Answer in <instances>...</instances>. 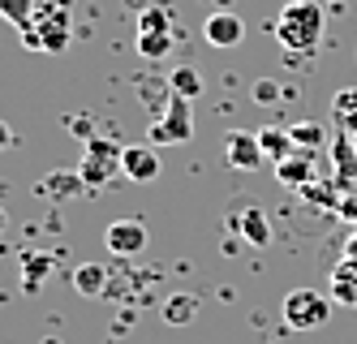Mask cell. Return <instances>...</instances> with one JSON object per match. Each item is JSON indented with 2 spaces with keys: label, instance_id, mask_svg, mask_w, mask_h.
I'll list each match as a JSON object with an SVG mask.
<instances>
[{
  "label": "cell",
  "instance_id": "6da1fadb",
  "mask_svg": "<svg viewBox=\"0 0 357 344\" xmlns=\"http://www.w3.org/2000/svg\"><path fill=\"white\" fill-rule=\"evenodd\" d=\"M323 26H327V13L319 0H293L275 17V39L284 52H314L323 39Z\"/></svg>",
  "mask_w": 357,
  "mask_h": 344
},
{
  "label": "cell",
  "instance_id": "7a4b0ae2",
  "mask_svg": "<svg viewBox=\"0 0 357 344\" xmlns=\"http://www.w3.org/2000/svg\"><path fill=\"white\" fill-rule=\"evenodd\" d=\"M280 319L293 331H314L331 319V297L319 288H293V293L280 301Z\"/></svg>",
  "mask_w": 357,
  "mask_h": 344
},
{
  "label": "cell",
  "instance_id": "3957f363",
  "mask_svg": "<svg viewBox=\"0 0 357 344\" xmlns=\"http://www.w3.org/2000/svg\"><path fill=\"white\" fill-rule=\"evenodd\" d=\"M190 138H194V103L181 99V95H168L164 117H155V125H151V142L155 147H181Z\"/></svg>",
  "mask_w": 357,
  "mask_h": 344
},
{
  "label": "cell",
  "instance_id": "277c9868",
  "mask_svg": "<svg viewBox=\"0 0 357 344\" xmlns=\"http://www.w3.org/2000/svg\"><path fill=\"white\" fill-rule=\"evenodd\" d=\"M121 168V147H112L108 138H86V160H82V168H78V177H82V185H104L112 172Z\"/></svg>",
  "mask_w": 357,
  "mask_h": 344
},
{
  "label": "cell",
  "instance_id": "5b68a950",
  "mask_svg": "<svg viewBox=\"0 0 357 344\" xmlns=\"http://www.w3.org/2000/svg\"><path fill=\"white\" fill-rule=\"evenodd\" d=\"M31 26L39 31L43 52H65L69 47V9L65 5H43V9H35Z\"/></svg>",
  "mask_w": 357,
  "mask_h": 344
},
{
  "label": "cell",
  "instance_id": "8992f818",
  "mask_svg": "<svg viewBox=\"0 0 357 344\" xmlns=\"http://www.w3.org/2000/svg\"><path fill=\"white\" fill-rule=\"evenodd\" d=\"M104 246L112 254H121V258H134V254H142L151 246V232H146L142 220H112L104 228Z\"/></svg>",
  "mask_w": 357,
  "mask_h": 344
},
{
  "label": "cell",
  "instance_id": "52a82bcc",
  "mask_svg": "<svg viewBox=\"0 0 357 344\" xmlns=\"http://www.w3.org/2000/svg\"><path fill=\"white\" fill-rule=\"evenodd\" d=\"M224 160L233 164V168H241V172H254L267 155L259 147V134H250V129H233V134L224 138Z\"/></svg>",
  "mask_w": 357,
  "mask_h": 344
},
{
  "label": "cell",
  "instance_id": "ba28073f",
  "mask_svg": "<svg viewBox=\"0 0 357 344\" xmlns=\"http://www.w3.org/2000/svg\"><path fill=\"white\" fill-rule=\"evenodd\" d=\"M319 177V164H314V151H289L284 160L275 164V181L289 185V190H301Z\"/></svg>",
  "mask_w": 357,
  "mask_h": 344
},
{
  "label": "cell",
  "instance_id": "9c48e42d",
  "mask_svg": "<svg viewBox=\"0 0 357 344\" xmlns=\"http://www.w3.org/2000/svg\"><path fill=\"white\" fill-rule=\"evenodd\" d=\"M202 39H207L211 47H237L245 39V22L237 13L220 9V13H211L207 22H202Z\"/></svg>",
  "mask_w": 357,
  "mask_h": 344
},
{
  "label": "cell",
  "instance_id": "30bf717a",
  "mask_svg": "<svg viewBox=\"0 0 357 344\" xmlns=\"http://www.w3.org/2000/svg\"><path fill=\"white\" fill-rule=\"evenodd\" d=\"M327 147H331V177L349 190V185L357 181V142H353V134H340L336 129V138H331Z\"/></svg>",
  "mask_w": 357,
  "mask_h": 344
},
{
  "label": "cell",
  "instance_id": "8fae6325",
  "mask_svg": "<svg viewBox=\"0 0 357 344\" xmlns=\"http://www.w3.org/2000/svg\"><path fill=\"white\" fill-rule=\"evenodd\" d=\"M121 172L130 181H138V185H146V181L160 177V155L151 147H125L121 151Z\"/></svg>",
  "mask_w": 357,
  "mask_h": 344
},
{
  "label": "cell",
  "instance_id": "7c38bea8",
  "mask_svg": "<svg viewBox=\"0 0 357 344\" xmlns=\"http://www.w3.org/2000/svg\"><path fill=\"white\" fill-rule=\"evenodd\" d=\"M297 194L310 202L314 211H336V207H340V198H344V185H340L336 177H314L310 185H301Z\"/></svg>",
  "mask_w": 357,
  "mask_h": 344
},
{
  "label": "cell",
  "instance_id": "4fadbf2b",
  "mask_svg": "<svg viewBox=\"0 0 357 344\" xmlns=\"http://www.w3.org/2000/svg\"><path fill=\"white\" fill-rule=\"evenodd\" d=\"M327 297L336 306H353L357 310V262L340 258V267L331 271V280H327Z\"/></svg>",
  "mask_w": 357,
  "mask_h": 344
},
{
  "label": "cell",
  "instance_id": "5bb4252c",
  "mask_svg": "<svg viewBox=\"0 0 357 344\" xmlns=\"http://www.w3.org/2000/svg\"><path fill=\"white\" fill-rule=\"evenodd\" d=\"M331 125L340 134H357V87H340L331 99Z\"/></svg>",
  "mask_w": 357,
  "mask_h": 344
},
{
  "label": "cell",
  "instance_id": "9a60e30c",
  "mask_svg": "<svg viewBox=\"0 0 357 344\" xmlns=\"http://www.w3.org/2000/svg\"><path fill=\"white\" fill-rule=\"evenodd\" d=\"M237 228H241V237H245L250 246H259V250L271 246V224H267V216H263V207H254V202H250V207L241 211Z\"/></svg>",
  "mask_w": 357,
  "mask_h": 344
},
{
  "label": "cell",
  "instance_id": "2e32d148",
  "mask_svg": "<svg viewBox=\"0 0 357 344\" xmlns=\"http://www.w3.org/2000/svg\"><path fill=\"white\" fill-rule=\"evenodd\" d=\"M254 134H259V147H263V155H267L271 164H280L289 151H297L293 134H289V129H280V125H263V129H254Z\"/></svg>",
  "mask_w": 357,
  "mask_h": 344
},
{
  "label": "cell",
  "instance_id": "e0dca14e",
  "mask_svg": "<svg viewBox=\"0 0 357 344\" xmlns=\"http://www.w3.org/2000/svg\"><path fill=\"white\" fill-rule=\"evenodd\" d=\"M73 288H78L82 297H99L108 288V271L99 267V262H82V267L73 271Z\"/></svg>",
  "mask_w": 357,
  "mask_h": 344
},
{
  "label": "cell",
  "instance_id": "ac0fdd59",
  "mask_svg": "<svg viewBox=\"0 0 357 344\" xmlns=\"http://www.w3.org/2000/svg\"><path fill=\"white\" fill-rule=\"evenodd\" d=\"M168 95H181V99H198L202 95V73L194 65H181L168 73Z\"/></svg>",
  "mask_w": 357,
  "mask_h": 344
},
{
  "label": "cell",
  "instance_id": "d6986e66",
  "mask_svg": "<svg viewBox=\"0 0 357 344\" xmlns=\"http://www.w3.org/2000/svg\"><path fill=\"white\" fill-rule=\"evenodd\" d=\"M289 134H293V147L297 151H319L327 142V129L319 121H297V125H289Z\"/></svg>",
  "mask_w": 357,
  "mask_h": 344
},
{
  "label": "cell",
  "instance_id": "ffe728a7",
  "mask_svg": "<svg viewBox=\"0 0 357 344\" xmlns=\"http://www.w3.org/2000/svg\"><path fill=\"white\" fill-rule=\"evenodd\" d=\"M138 35H172V13L164 5H146L138 17Z\"/></svg>",
  "mask_w": 357,
  "mask_h": 344
},
{
  "label": "cell",
  "instance_id": "44dd1931",
  "mask_svg": "<svg viewBox=\"0 0 357 344\" xmlns=\"http://www.w3.org/2000/svg\"><path fill=\"white\" fill-rule=\"evenodd\" d=\"M35 9H39L35 0H0V17H5V22H13L17 31H22V26H31Z\"/></svg>",
  "mask_w": 357,
  "mask_h": 344
},
{
  "label": "cell",
  "instance_id": "7402d4cb",
  "mask_svg": "<svg viewBox=\"0 0 357 344\" xmlns=\"http://www.w3.org/2000/svg\"><path fill=\"white\" fill-rule=\"evenodd\" d=\"M138 52L146 61H164L172 52V35H138Z\"/></svg>",
  "mask_w": 357,
  "mask_h": 344
},
{
  "label": "cell",
  "instance_id": "603a6c76",
  "mask_svg": "<svg viewBox=\"0 0 357 344\" xmlns=\"http://www.w3.org/2000/svg\"><path fill=\"white\" fill-rule=\"evenodd\" d=\"M280 99H284V87H280L275 77H259V82H254V103H259V108H275Z\"/></svg>",
  "mask_w": 357,
  "mask_h": 344
},
{
  "label": "cell",
  "instance_id": "cb8c5ba5",
  "mask_svg": "<svg viewBox=\"0 0 357 344\" xmlns=\"http://www.w3.org/2000/svg\"><path fill=\"white\" fill-rule=\"evenodd\" d=\"M194 310H198L194 297H172V301L164 306V323H172V327H176V323H190V319H194Z\"/></svg>",
  "mask_w": 357,
  "mask_h": 344
},
{
  "label": "cell",
  "instance_id": "d4e9b609",
  "mask_svg": "<svg viewBox=\"0 0 357 344\" xmlns=\"http://www.w3.org/2000/svg\"><path fill=\"white\" fill-rule=\"evenodd\" d=\"M78 185H82V177H78V172H56L52 181H47V194H52V198H65V194L78 190Z\"/></svg>",
  "mask_w": 357,
  "mask_h": 344
},
{
  "label": "cell",
  "instance_id": "484cf974",
  "mask_svg": "<svg viewBox=\"0 0 357 344\" xmlns=\"http://www.w3.org/2000/svg\"><path fill=\"white\" fill-rule=\"evenodd\" d=\"M39 271L47 276V258H26V288H35V280H39Z\"/></svg>",
  "mask_w": 357,
  "mask_h": 344
},
{
  "label": "cell",
  "instance_id": "4316f807",
  "mask_svg": "<svg viewBox=\"0 0 357 344\" xmlns=\"http://www.w3.org/2000/svg\"><path fill=\"white\" fill-rule=\"evenodd\" d=\"M336 216H344V220H353V224H357V194H344V198H340Z\"/></svg>",
  "mask_w": 357,
  "mask_h": 344
},
{
  "label": "cell",
  "instance_id": "83f0119b",
  "mask_svg": "<svg viewBox=\"0 0 357 344\" xmlns=\"http://www.w3.org/2000/svg\"><path fill=\"white\" fill-rule=\"evenodd\" d=\"M22 43H26L31 52H39L43 43H39V31H35V26H22Z\"/></svg>",
  "mask_w": 357,
  "mask_h": 344
},
{
  "label": "cell",
  "instance_id": "f1b7e54d",
  "mask_svg": "<svg viewBox=\"0 0 357 344\" xmlns=\"http://www.w3.org/2000/svg\"><path fill=\"white\" fill-rule=\"evenodd\" d=\"M344 262H357V232L344 241Z\"/></svg>",
  "mask_w": 357,
  "mask_h": 344
},
{
  "label": "cell",
  "instance_id": "f546056e",
  "mask_svg": "<svg viewBox=\"0 0 357 344\" xmlns=\"http://www.w3.org/2000/svg\"><path fill=\"white\" fill-rule=\"evenodd\" d=\"M9 142H13V129H9V125H5V121H0V151H5V147H9Z\"/></svg>",
  "mask_w": 357,
  "mask_h": 344
},
{
  "label": "cell",
  "instance_id": "4dcf8cb0",
  "mask_svg": "<svg viewBox=\"0 0 357 344\" xmlns=\"http://www.w3.org/2000/svg\"><path fill=\"white\" fill-rule=\"evenodd\" d=\"M9 228V216H5V207H0V232H5Z\"/></svg>",
  "mask_w": 357,
  "mask_h": 344
},
{
  "label": "cell",
  "instance_id": "1f68e13d",
  "mask_svg": "<svg viewBox=\"0 0 357 344\" xmlns=\"http://www.w3.org/2000/svg\"><path fill=\"white\" fill-rule=\"evenodd\" d=\"M353 142H357V134H353Z\"/></svg>",
  "mask_w": 357,
  "mask_h": 344
}]
</instances>
